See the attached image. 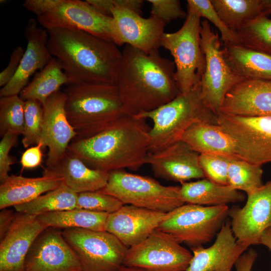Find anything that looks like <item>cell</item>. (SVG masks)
I'll return each instance as SVG.
<instances>
[{"instance_id":"1","label":"cell","mask_w":271,"mask_h":271,"mask_svg":"<svg viewBox=\"0 0 271 271\" xmlns=\"http://www.w3.org/2000/svg\"><path fill=\"white\" fill-rule=\"evenodd\" d=\"M175 70L174 61L159 50L146 53L126 45L116 82L125 114L153 111L179 95Z\"/></svg>"},{"instance_id":"2","label":"cell","mask_w":271,"mask_h":271,"mask_svg":"<svg viewBox=\"0 0 271 271\" xmlns=\"http://www.w3.org/2000/svg\"><path fill=\"white\" fill-rule=\"evenodd\" d=\"M146 119L124 114L92 136L75 138L67 151L93 169L137 170L149 153L151 128Z\"/></svg>"},{"instance_id":"3","label":"cell","mask_w":271,"mask_h":271,"mask_svg":"<svg viewBox=\"0 0 271 271\" xmlns=\"http://www.w3.org/2000/svg\"><path fill=\"white\" fill-rule=\"evenodd\" d=\"M47 31L48 50L61 64L70 83L116 85L122 52L113 42L82 31Z\"/></svg>"},{"instance_id":"4","label":"cell","mask_w":271,"mask_h":271,"mask_svg":"<svg viewBox=\"0 0 271 271\" xmlns=\"http://www.w3.org/2000/svg\"><path fill=\"white\" fill-rule=\"evenodd\" d=\"M63 92L66 115L76 138L92 136L125 114L115 85L70 83Z\"/></svg>"},{"instance_id":"5","label":"cell","mask_w":271,"mask_h":271,"mask_svg":"<svg viewBox=\"0 0 271 271\" xmlns=\"http://www.w3.org/2000/svg\"><path fill=\"white\" fill-rule=\"evenodd\" d=\"M200 84L186 93L159 108L137 116L153 122L150 131L149 153L163 149L181 140L193 123L206 121L216 123L217 115L209 109L200 97Z\"/></svg>"},{"instance_id":"6","label":"cell","mask_w":271,"mask_h":271,"mask_svg":"<svg viewBox=\"0 0 271 271\" xmlns=\"http://www.w3.org/2000/svg\"><path fill=\"white\" fill-rule=\"evenodd\" d=\"M180 186H164L154 179L123 170L108 172L106 186L99 190L111 195L123 205H131L164 213L184 204Z\"/></svg>"},{"instance_id":"7","label":"cell","mask_w":271,"mask_h":271,"mask_svg":"<svg viewBox=\"0 0 271 271\" xmlns=\"http://www.w3.org/2000/svg\"><path fill=\"white\" fill-rule=\"evenodd\" d=\"M187 10L182 27L174 33H164L161 41V46L174 58L175 79L181 93H186L200 84L205 65L201 45V17Z\"/></svg>"},{"instance_id":"8","label":"cell","mask_w":271,"mask_h":271,"mask_svg":"<svg viewBox=\"0 0 271 271\" xmlns=\"http://www.w3.org/2000/svg\"><path fill=\"white\" fill-rule=\"evenodd\" d=\"M227 205L205 206L185 203L168 212L158 229L190 248L203 246L216 236L228 216Z\"/></svg>"},{"instance_id":"9","label":"cell","mask_w":271,"mask_h":271,"mask_svg":"<svg viewBox=\"0 0 271 271\" xmlns=\"http://www.w3.org/2000/svg\"><path fill=\"white\" fill-rule=\"evenodd\" d=\"M201 45L205 55L204 71L200 82V97L204 104L218 115L231 88L244 79L235 74L226 62L218 33L205 19L201 22Z\"/></svg>"},{"instance_id":"10","label":"cell","mask_w":271,"mask_h":271,"mask_svg":"<svg viewBox=\"0 0 271 271\" xmlns=\"http://www.w3.org/2000/svg\"><path fill=\"white\" fill-rule=\"evenodd\" d=\"M77 255L83 271H119L128 247L106 231L82 228L62 230Z\"/></svg>"},{"instance_id":"11","label":"cell","mask_w":271,"mask_h":271,"mask_svg":"<svg viewBox=\"0 0 271 271\" xmlns=\"http://www.w3.org/2000/svg\"><path fill=\"white\" fill-rule=\"evenodd\" d=\"M216 123L232 140L237 158L261 166L271 163V117L220 112Z\"/></svg>"},{"instance_id":"12","label":"cell","mask_w":271,"mask_h":271,"mask_svg":"<svg viewBox=\"0 0 271 271\" xmlns=\"http://www.w3.org/2000/svg\"><path fill=\"white\" fill-rule=\"evenodd\" d=\"M192 257L172 236L157 229L145 240L128 248L123 265L144 271H185Z\"/></svg>"},{"instance_id":"13","label":"cell","mask_w":271,"mask_h":271,"mask_svg":"<svg viewBox=\"0 0 271 271\" xmlns=\"http://www.w3.org/2000/svg\"><path fill=\"white\" fill-rule=\"evenodd\" d=\"M110 27L112 42L118 46L125 44L146 53L159 50L165 23L151 15L148 18L128 9L117 6L112 0Z\"/></svg>"},{"instance_id":"14","label":"cell","mask_w":271,"mask_h":271,"mask_svg":"<svg viewBox=\"0 0 271 271\" xmlns=\"http://www.w3.org/2000/svg\"><path fill=\"white\" fill-rule=\"evenodd\" d=\"M247 195L244 206H232L228 216L237 242L248 248L259 244L261 234L271 226V180Z\"/></svg>"},{"instance_id":"15","label":"cell","mask_w":271,"mask_h":271,"mask_svg":"<svg viewBox=\"0 0 271 271\" xmlns=\"http://www.w3.org/2000/svg\"><path fill=\"white\" fill-rule=\"evenodd\" d=\"M37 21L46 30L82 31L112 42V17L101 14L86 1L62 0L51 11L37 16Z\"/></svg>"},{"instance_id":"16","label":"cell","mask_w":271,"mask_h":271,"mask_svg":"<svg viewBox=\"0 0 271 271\" xmlns=\"http://www.w3.org/2000/svg\"><path fill=\"white\" fill-rule=\"evenodd\" d=\"M26 271H83L62 230L48 227L36 239L26 256Z\"/></svg>"},{"instance_id":"17","label":"cell","mask_w":271,"mask_h":271,"mask_svg":"<svg viewBox=\"0 0 271 271\" xmlns=\"http://www.w3.org/2000/svg\"><path fill=\"white\" fill-rule=\"evenodd\" d=\"M47 228L37 216L17 212L1 236L0 271H25L26 256Z\"/></svg>"},{"instance_id":"18","label":"cell","mask_w":271,"mask_h":271,"mask_svg":"<svg viewBox=\"0 0 271 271\" xmlns=\"http://www.w3.org/2000/svg\"><path fill=\"white\" fill-rule=\"evenodd\" d=\"M65 105V94L60 90L51 95L42 104L44 125L40 142L43 147L48 148L47 168H51L60 161L70 143L77 136L68 119Z\"/></svg>"},{"instance_id":"19","label":"cell","mask_w":271,"mask_h":271,"mask_svg":"<svg viewBox=\"0 0 271 271\" xmlns=\"http://www.w3.org/2000/svg\"><path fill=\"white\" fill-rule=\"evenodd\" d=\"M199 154L180 140L160 150L149 153L145 164L157 177L181 184L193 179L205 178Z\"/></svg>"},{"instance_id":"20","label":"cell","mask_w":271,"mask_h":271,"mask_svg":"<svg viewBox=\"0 0 271 271\" xmlns=\"http://www.w3.org/2000/svg\"><path fill=\"white\" fill-rule=\"evenodd\" d=\"M168 213L131 205H123L108 214L105 229L128 248L147 238L158 228Z\"/></svg>"},{"instance_id":"21","label":"cell","mask_w":271,"mask_h":271,"mask_svg":"<svg viewBox=\"0 0 271 271\" xmlns=\"http://www.w3.org/2000/svg\"><path fill=\"white\" fill-rule=\"evenodd\" d=\"M27 41L19 69L13 78L0 90V96L19 95L27 85L30 77L43 68L53 58L47 47V30L38 26L37 21L30 19L24 31Z\"/></svg>"},{"instance_id":"22","label":"cell","mask_w":271,"mask_h":271,"mask_svg":"<svg viewBox=\"0 0 271 271\" xmlns=\"http://www.w3.org/2000/svg\"><path fill=\"white\" fill-rule=\"evenodd\" d=\"M220 112L271 117V81L244 79L239 81L227 93Z\"/></svg>"},{"instance_id":"23","label":"cell","mask_w":271,"mask_h":271,"mask_svg":"<svg viewBox=\"0 0 271 271\" xmlns=\"http://www.w3.org/2000/svg\"><path fill=\"white\" fill-rule=\"evenodd\" d=\"M247 249L237 242L229 219L212 245L191 248L193 257L185 271H231L239 257Z\"/></svg>"},{"instance_id":"24","label":"cell","mask_w":271,"mask_h":271,"mask_svg":"<svg viewBox=\"0 0 271 271\" xmlns=\"http://www.w3.org/2000/svg\"><path fill=\"white\" fill-rule=\"evenodd\" d=\"M0 185V208L30 202L63 183L62 179L46 168L43 176L35 178L9 175Z\"/></svg>"},{"instance_id":"25","label":"cell","mask_w":271,"mask_h":271,"mask_svg":"<svg viewBox=\"0 0 271 271\" xmlns=\"http://www.w3.org/2000/svg\"><path fill=\"white\" fill-rule=\"evenodd\" d=\"M46 169L61 177L63 183L77 194L100 190L108 178V173L88 167L68 151L57 164Z\"/></svg>"},{"instance_id":"26","label":"cell","mask_w":271,"mask_h":271,"mask_svg":"<svg viewBox=\"0 0 271 271\" xmlns=\"http://www.w3.org/2000/svg\"><path fill=\"white\" fill-rule=\"evenodd\" d=\"M181 140L199 154L237 158L232 140L215 123L194 122L185 131Z\"/></svg>"},{"instance_id":"27","label":"cell","mask_w":271,"mask_h":271,"mask_svg":"<svg viewBox=\"0 0 271 271\" xmlns=\"http://www.w3.org/2000/svg\"><path fill=\"white\" fill-rule=\"evenodd\" d=\"M222 49L226 62L237 75L271 81V56L238 43L223 42Z\"/></svg>"},{"instance_id":"28","label":"cell","mask_w":271,"mask_h":271,"mask_svg":"<svg viewBox=\"0 0 271 271\" xmlns=\"http://www.w3.org/2000/svg\"><path fill=\"white\" fill-rule=\"evenodd\" d=\"M180 197L185 203L205 206L227 205L242 202L244 194L229 185H221L207 178L181 184Z\"/></svg>"},{"instance_id":"29","label":"cell","mask_w":271,"mask_h":271,"mask_svg":"<svg viewBox=\"0 0 271 271\" xmlns=\"http://www.w3.org/2000/svg\"><path fill=\"white\" fill-rule=\"evenodd\" d=\"M70 80L64 72L62 65L56 58L36 73L32 80L19 94L24 101L36 100L43 104L53 94L59 91Z\"/></svg>"},{"instance_id":"30","label":"cell","mask_w":271,"mask_h":271,"mask_svg":"<svg viewBox=\"0 0 271 271\" xmlns=\"http://www.w3.org/2000/svg\"><path fill=\"white\" fill-rule=\"evenodd\" d=\"M108 213L75 208L55 211L38 216L47 227L58 229L82 228L94 231H105Z\"/></svg>"},{"instance_id":"31","label":"cell","mask_w":271,"mask_h":271,"mask_svg":"<svg viewBox=\"0 0 271 271\" xmlns=\"http://www.w3.org/2000/svg\"><path fill=\"white\" fill-rule=\"evenodd\" d=\"M77 194L63 183L56 189L14 207L17 212L39 216L77 208Z\"/></svg>"},{"instance_id":"32","label":"cell","mask_w":271,"mask_h":271,"mask_svg":"<svg viewBox=\"0 0 271 271\" xmlns=\"http://www.w3.org/2000/svg\"><path fill=\"white\" fill-rule=\"evenodd\" d=\"M210 1L224 23L235 33L261 14V0Z\"/></svg>"},{"instance_id":"33","label":"cell","mask_w":271,"mask_h":271,"mask_svg":"<svg viewBox=\"0 0 271 271\" xmlns=\"http://www.w3.org/2000/svg\"><path fill=\"white\" fill-rule=\"evenodd\" d=\"M261 166L232 158L227 171V185L248 194L263 185Z\"/></svg>"},{"instance_id":"34","label":"cell","mask_w":271,"mask_h":271,"mask_svg":"<svg viewBox=\"0 0 271 271\" xmlns=\"http://www.w3.org/2000/svg\"><path fill=\"white\" fill-rule=\"evenodd\" d=\"M236 34L238 44L271 56V19L259 16L247 22Z\"/></svg>"},{"instance_id":"35","label":"cell","mask_w":271,"mask_h":271,"mask_svg":"<svg viewBox=\"0 0 271 271\" xmlns=\"http://www.w3.org/2000/svg\"><path fill=\"white\" fill-rule=\"evenodd\" d=\"M25 101L19 95L0 98V135L7 133L23 134L25 127Z\"/></svg>"},{"instance_id":"36","label":"cell","mask_w":271,"mask_h":271,"mask_svg":"<svg viewBox=\"0 0 271 271\" xmlns=\"http://www.w3.org/2000/svg\"><path fill=\"white\" fill-rule=\"evenodd\" d=\"M25 127L22 143L28 148L39 143L43 129L44 111L42 103L36 100L25 101Z\"/></svg>"},{"instance_id":"37","label":"cell","mask_w":271,"mask_h":271,"mask_svg":"<svg viewBox=\"0 0 271 271\" xmlns=\"http://www.w3.org/2000/svg\"><path fill=\"white\" fill-rule=\"evenodd\" d=\"M123 205V204L116 198L99 190L77 194V208L110 214L117 211Z\"/></svg>"},{"instance_id":"38","label":"cell","mask_w":271,"mask_h":271,"mask_svg":"<svg viewBox=\"0 0 271 271\" xmlns=\"http://www.w3.org/2000/svg\"><path fill=\"white\" fill-rule=\"evenodd\" d=\"M187 9L191 10L211 22L219 30L223 42L238 43L236 34L224 23L211 4L210 0H188Z\"/></svg>"},{"instance_id":"39","label":"cell","mask_w":271,"mask_h":271,"mask_svg":"<svg viewBox=\"0 0 271 271\" xmlns=\"http://www.w3.org/2000/svg\"><path fill=\"white\" fill-rule=\"evenodd\" d=\"M232 157L222 155L199 154V163L205 177L221 185H227V171Z\"/></svg>"},{"instance_id":"40","label":"cell","mask_w":271,"mask_h":271,"mask_svg":"<svg viewBox=\"0 0 271 271\" xmlns=\"http://www.w3.org/2000/svg\"><path fill=\"white\" fill-rule=\"evenodd\" d=\"M151 4V15L165 24L178 18H186L187 14L178 0H148Z\"/></svg>"},{"instance_id":"41","label":"cell","mask_w":271,"mask_h":271,"mask_svg":"<svg viewBox=\"0 0 271 271\" xmlns=\"http://www.w3.org/2000/svg\"><path fill=\"white\" fill-rule=\"evenodd\" d=\"M18 136L7 133L2 137L0 142V180L4 181L9 176L11 166L15 159L10 155L12 148L17 141Z\"/></svg>"},{"instance_id":"42","label":"cell","mask_w":271,"mask_h":271,"mask_svg":"<svg viewBox=\"0 0 271 271\" xmlns=\"http://www.w3.org/2000/svg\"><path fill=\"white\" fill-rule=\"evenodd\" d=\"M24 50L18 46L12 52L9 64L0 73V86L7 85L16 75L24 53Z\"/></svg>"},{"instance_id":"43","label":"cell","mask_w":271,"mask_h":271,"mask_svg":"<svg viewBox=\"0 0 271 271\" xmlns=\"http://www.w3.org/2000/svg\"><path fill=\"white\" fill-rule=\"evenodd\" d=\"M43 148V145L39 142L37 145L28 148L23 153L20 160L23 168L32 169L41 164Z\"/></svg>"},{"instance_id":"44","label":"cell","mask_w":271,"mask_h":271,"mask_svg":"<svg viewBox=\"0 0 271 271\" xmlns=\"http://www.w3.org/2000/svg\"><path fill=\"white\" fill-rule=\"evenodd\" d=\"M62 0H26L23 6L37 17L45 14L57 6Z\"/></svg>"},{"instance_id":"45","label":"cell","mask_w":271,"mask_h":271,"mask_svg":"<svg viewBox=\"0 0 271 271\" xmlns=\"http://www.w3.org/2000/svg\"><path fill=\"white\" fill-rule=\"evenodd\" d=\"M257 257V253L254 249H247L236 260L234 264L236 271H251Z\"/></svg>"},{"instance_id":"46","label":"cell","mask_w":271,"mask_h":271,"mask_svg":"<svg viewBox=\"0 0 271 271\" xmlns=\"http://www.w3.org/2000/svg\"><path fill=\"white\" fill-rule=\"evenodd\" d=\"M95 10L101 14L111 17V10L113 8L112 0H86Z\"/></svg>"},{"instance_id":"47","label":"cell","mask_w":271,"mask_h":271,"mask_svg":"<svg viewBox=\"0 0 271 271\" xmlns=\"http://www.w3.org/2000/svg\"><path fill=\"white\" fill-rule=\"evenodd\" d=\"M0 213V236H2L9 226L14 213L6 208L2 209Z\"/></svg>"},{"instance_id":"48","label":"cell","mask_w":271,"mask_h":271,"mask_svg":"<svg viewBox=\"0 0 271 271\" xmlns=\"http://www.w3.org/2000/svg\"><path fill=\"white\" fill-rule=\"evenodd\" d=\"M259 244L266 246L271 251V226L267 228L261 234Z\"/></svg>"},{"instance_id":"49","label":"cell","mask_w":271,"mask_h":271,"mask_svg":"<svg viewBox=\"0 0 271 271\" xmlns=\"http://www.w3.org/2000/svg\"><path fill=\"white\" fill-rule=\"evenodd\" d=\"M271 15V0H261L260 16L268 17Z\"/></svg>"},{"instance_id":"50","label":"cell","mask_w":271,"mask_h":271,"mask_svg":"<svg viewBox=\"0 0 271 271\" xmlns=\"http://www.w3.org/2000/svg\"><path fill=\"white\" fill-rule=\"evenodd\" d=\"M119 271H144L141 269L134 268V267H129L123 266Z\"/></svg>"},{"instance_id":"51","label":"cell","mask_w":271,"mask_h":271,"mask_svg":"<svg viewBox=\"0 0 271 271\" xmlns=\"http://www.w3.org/2000/svg\"><path fill=\"white\" fill-rule=\"evenodd\" d=\"M25 271H26V270H25Z\"/></svg>"}]
</instances>
